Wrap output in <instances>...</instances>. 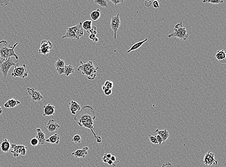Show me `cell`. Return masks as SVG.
I'll list each match as a JSON object with an SVG mask.
<instances>
[{"mask_svg":"<svg viewBox=\"0 0 226 167\" xmlns=\"http://www.w3.org/2000/svg\"><path fill=\"white\" fill-rule=\"evenodd\" d=\"M80 66L77 68L79 71H81L84 75L86 76L87 78L89 80H94L97 76V72L99 68L95 67L93 63L89 61L86 63L83 62L80 60Z\"/></svg>","mask_w":226,"mask_h":167,"instance_id":"obj_1","label":"cell"},{"mask_svg":"<svg viewBox=\"0 0 226 167\" xmlns=\"http://www.w3.org/2000/svg\"><path fill=\"white\" fill-rule=\"evenodd\" d=\"M96 118V116L93 108L90 106H84L74 117V121L77 123L82 121L89 119H95Z\"/></svg>","mask_w":226,"mask_h":167,"instance_id":"obj_2","label":"cell"},{"mask_svg":"<svg viewBox=\"0 0 226 167\" xmlns=\"http://www.w3.org/2000/svg\"><path fill=\"white\" fill-rule=\"evenodd\" d=\"M0 43L3 45V47L0 48V59H7L9 57L14 56L16 60L19 59V56L15 52V47L17 46L18 43L14 44L13 46L4 40L0 41Z\"/></svg>","mask_w":226,"mask_h":167,"instance_id":"obj_3","label":"cell"},{"mask_svg":"<svg viewBox=\"0 0 226 167\" xmlns=\"http://www.w3.org/2000/svg\"><path fill=\"white\" fill-rule=\"evenodd\" d=\"M189 34L185 28L183 26L182 21L177 24L174 28V32L168 35V37H176L180 40H186L189 37Z\"/></svg>","mask_w":226,"mask_h":167,"instance_id":"obj_4","label":"cell"},{"mask_svg":"<svg viewBox=\"0 0 226 167\" xmlns=\"http://www.w3.org/2000/svg\"><path fill=\"white\" fill-rule=\"evenodd\" d=\"M19 64V62L15 63L14 62L13 58L12 57H9L7 59H0V70L4 78H6L8 71L11 66H18Z\"/></svg>","mask_w":226,"mask_h":167,"instance_id":"obj_5","label":"cell"},{"mask_svg":"<svg viewBox=\"0 0 226 167\" xmlns=\"http://www.w3.org/2000/svg\"><path fill=\"white\" fill-rule=\"evenodd\" d=\"M28 75V71L25 64H23L21 66H15L13 71L11 74V76L14 77H19L24 79Z\"/></svg>","mask_w":226,"mask_h":167,"instance_id":"obj_6","label":"cell"},{"mask_svg":"<svg viewBox=\"0 0 226 167\" xmlns=\"http://www.w3.org/2000/svg\"><path fill=\"white\" fill-rule=\"evenodd\" d=\"M120 13L119 12L116 16H112L111 19L110 26L112 31H113L114 34V39H116L117 37V32L120 27L121 21L120 19Z\"/></svg>","mask_w":226,"mask_h":167,"instance_id":"obj_7","label":"cell"},{"mask_svg":"<svg viewBox=\"0 0 226 167\" xmlns=\"http://www.w3.org/2000/svg\"><path fill=\"white\" fill-rule=\"evenodd\" d=\"M203 163L206 166H215L218 164V162L215 158V155L211 151H208L205 154Z\"/></svg>","mask_w":226,"mask_h":167,"instance_id":"obj_8","label":"cell"},{"mask_svg":"<svg viewBox=\"0 0 226 167\" xmlns=\"http://www.w3.org/2000/svg\"><path fill=\"white\" fill-rule=\"evenodd\" d=\"M27 90L32 101H40L44 98L40 92L34 88H27Z\"/></svg>","mask_w":226,"mask_h":167,"instance_id":"obj_9","label":"cell"},{"mask_svg":"<svg viewBox=\"0 0 226 167\" xmlns=\"http://www.w3.org/2000/svg\"><path fill=\"white\" fill-rule=\"evenodd\" d=\"M74 32L75 35L76 37V39L79 40L81 37L84 36V31H83V27H82V23H79L76 25L72 27Z\"/></svg>","mask_w":226,"mask_h":167,"instance_id":"obj_10","label":"cell"},{"mask_svg":"<svg viewBox=\"0 0 226 167\" xmlns=\"http://www.w3.org/2000/svg\"><path fill=\"white\" fill-rule=\"evenodd\" d=\"M60 127V125L56 122L55 119H50L46 126L47 130L50 133H53Z\"/></svg>","mask_w":226,"mask_h":167,"instance_id":"obj_11","label":"cell"},{"mask_svg":"<svg viewBox=\"0 0 226 167\" xmlns=\"http://www.w3.org/2000/svg\"><path fill=\"white\" fill-rule=\"evenodd\" d=\"M88 147L85 146L81 149H78L72 153V155L76 158H84L85 156L88 154Z\"/></svg>","mask_w":226,"mask_h":167,"instance_id":"obj_12","label":"cell"},{"mask_svg":"<svg viewBox=\"0 0 226 167\" xmlns=\"http://www.w3.org/2000/svg\"><path fill=\"white\" fill-rule=\"evenodd\" d=\"M44 113L43 114L44 116H51L55 114V107L50 103L44 106Z\"/></svg>","mask_w":226,"mask_h":167,"instance_id":"obj_13","label":"cell"},{"mask_svg":"<svg viewBox=\"0 0 226 167\" xmlns=\"http://www.w3.org/2000/svg\"><path fill=\"white\" fill-rule=\"evenodd\" d=\"M25 146L24 145H16L14 143L12 144L11 145V148L13 150L11 151V152L13 155V156L15 158H17L19 155H20L22 149Z\"/></svg>","mask_w":226,"mask_h":167,"instance_id":"obj_14","label":"cell"},{"mask_svg":"<svg viewBox=\"0 0 226 167\" xmlns=\"http://www.w3.org/2000/svg\"><path fill=\"white\" fill-rule=\"evenodd\" d=\"M69 109L71 111V113L73 115H75L76 114V112L78 111H80L81 109V107L80 105H79L77 103L74 101L73 100H72L71 102L69 103Z\"/></svg>","mask_w":226,"mask_h":167,"instance_id":"obj_15","label":"cell"},{"mask_svg":"<svg viewBox=\"0 0 226 167\" xmlns=\"http://www.w3.org/2000/svg\"><path fill=\"white\" fill-rule=\"evenodd\" d=\"M36 132H37V135H36V138L38 140L39 144L41 145H44L45 143V135L44 133H43L41 131V129L40 128H37L36 129Z\"/></svg>","mask_w":226,"mask_h":167,"instance_id":"obj_16","label":"cell"},{"mask_svg":"<svg viewBox=\"0 0 226 167\" xmlns=\"http://www.w3.org/2000/svg\"><path fill=\"white\" fill-rule=\"evenodd\" d=\"M20 103V102H19V100L12 98L11 99L8 100L6 103H4V106L6 108H14L19 105Z\"/></svg>","mask_w":226,"mask_h":167,"instance_id":"obj_17","label":"cell"},{"mask_svg":"<svg viewBox=\"0 0 226 167\" xmlns=\"http://www.w3.org/2000/svg\"><path fill=\"white\" fill-rule=\"evenodd\" d=\"M155 131L156 133H157V134L160 136L161 138H162V142H165L170 136L169 131H168L166 129L162 130L156 129L155 130Z\"/></svg>","mask_w":226,"mask_h":167,"instance_id":"obj_18","label":"cell"},{"mask_svg":"<svg viewBox=\"0 0 226 167\" xmlns=\"http://www.w3.org/2000/svg\"><path fill=\"white\" fill-rule=\"evenodd\" d=\"M216 58L222 64H226V53L223 50L217 51Z\"/></svg>","mask_w":226,"mask_h":167,"instance_id":"obj_19","label":"cell"},{"mask_svg":"<svg viewBox=\"0 0 226 167\" xmlns=\"http://www.w3.org/2000/svg\"><path fill=\"white\" fill-rule=\"evenodd\" d=\"M1 151L4 152H8L11 148V144L9 141L6 138L3 140V142L1 145Z\"/></svg>","mask_w":226,"mask_h":167,"instance_id":"obj_20","label":"cell"},{"mask_svg":"<svg viewBox=\"0 0 226 167\" xmlns=\"http://www.w3.org/2000/svg\"><path fill=\"white\" fill-rule=\"evenodd\" d=\"M45 142L52 144H58L59 142V134L55 133L47 139L45 140Z\"/></svg>","mask_w":226,"mask_h":167,"instance_id":"obj_21","label":"cell"},{"mask_svg":"<svg viewBox=\"0 0 226 167\" xmlns=\"http://www.w3.org/2000/svg\"><path fill=\"white\" fill-rule=\"evenodd\" d=\"M148 40V39H146L145 40H143L142 41H139L138 43L134 44V45H132V46L131 47L130 49L128 50L127 51V53H129L130 52H132L133 51L136 50L137 49H139L144 43H146Z\"/></svg>","mask_w":226,"mask_h":167,"instance_id":"obj_22","label":"cell"},{"mask_svg":"<svg viewBox=\"0 0 226 167\" xmlns=\"http://www.w3.org/2000/svg\"><path fill=\"white\" fill-rule=\"evenodd\" d=\"M63 39L68 38L71 39H76V37L75 35L74 32L73 31V29L72 27H69L67 28L66 29V33L64 36L62 37Z\"/></svg>","mask_w":226,"mask_h":167,"instance_id":"obj_23","label":"cell"},{"mask_svg":"<svg viewBox=\"0 0 226 167\" xmlns=\"http://www.w3.org/2000/svg\"><path fill=\"white\" fill-rule=\"evenodd\" d=\"M40 48H45V49H48V50L50 51V50L53 48V45L51 41L44 40L41 41Z\"/></svg>","mask_w":226,"mask_h":167,"instance_id":"obj_24","label":"cell"},{"mask_svg":"<svg viewBox=\"0 0 226 167\" xmlns=\"http://www.w3.org/2000/svg\"><path fill=\"white\" fill-rule=\"evenodd\" d=\"M65 74L64 75L68 77L70 74H72L74 72V68L72 65H69L68 66H65Z\"/></svg>","mask_w":226,"mask_h":167,"instance_id":"obj_25","label":"cell"},{"mask_svg":"<svg viewBox=\"0 0 226 167\" xmlns=\"http://www.w3.org/2000/svg\"><path fill=\"white\" fill-rule=\"evenodd\" d=\"M100 16H101V12L99 9L93 11L90 14L91 18L94 21H97L98 20L100 17Z\"/></svg>","mask_w":226,"mask_h":167,"instance_id":"obj_26","label":"cell"},{"mask_svg":"<svg viewBox=\"0 0 226 167\" xmlns=\"http://www.w3.org/2000/svg\"><path fill=\"white\" fill-rule=\"evenodd\" d=\"M92 21L91 20H86L82 23L83 29L87 31H89L92 28Z\"/></svg>","mask_w":226,"mask_h":167,"instance_id":"obj_27","label":"cell"},{"mask_svg":"<svg viewBox=\"0 0 226 167\" xmlns=\"http://www.w3.org/2000/svg\"><path fill=\"white\" fill-rule=\"evenodd\" d=\"M55 66H56V69L58 68H64L66 66L65 62L64 60L59 59L55 63Z\"/></svg>","mask_w":226,"mask_h":167,"instance_id":"obj_28","label":"cell"},{"mask_svg":"<svg viewBox=\"0 0 226 167\" xmlns=\"http://www.w3.org/2000/svg\"><path fill=\"white\" fill-rule=\"evenodd\" d=\"M94 2L97 4H99L103 8H106V7H108V2L106 0H99V1H97V0L95 1L94 0Z\"/></svg>","mask_w":226,"mask_h":167,"instance_id":"obj_29","label":"cell"},{"mask_svg":"<svg viewBox=\"0 0 226 167\" xmlns=\"http://www.w3.org/2000/svg\"><path fill=\"white\" fill-rule=\"evenodd\" d=\"M204 3H211L212 4H221L222 3H223L224 1H221V0H205L204 1H202Z\"/></svg>","mask_w":226,"mask_h":167,"instance_id":"obj_30","label":"cell"},{"mask_svg":"<svg viewBox=\"0 0 226 167\" xmlns=\"http://www.w3.org/2000/svg\"><path fill=\"white\" fill-rule=\"evenodd\" d=\"M82 138L81 136L79 134H76L73 136L72 139V142H73V143H80L81 142Z\"/></svg>","mask_w":226,"mask_h":167,"instance_id":"obj_31","label":"cell"},{"mask_svg":"<svg viewBox=\"0 0 226 167\" xmlns=\"http://www.w3.org/2000/svg\"><path fill=\"white\" fill-rule=\"evenodd\" d=\"M103 85L107 89H111L113 87V82H112V81H105Z\"/></svg>","mask_w":226,"mask_h":167,"instance_id":"obj_32","label":"cell"},{"mask_svg":"<svg viewBox=\"0 0 226 167\" xmlns=\"http://www.w3.org/2000/svg\"><path fill=\"white\" fill-rule=\"evenodd\" d=\"M149 140L150 141L151 143L154 145H156V144H158V143L157 142V139L156 138L155 136H153V135L149 134Z\"/></svg>","mask_w":226,"mask_h":167,"instance_id":"obj_33","label":"cell"},{"mask_svg":"<svg viewBox=\"0 0 226 167\" xmlns=\"http://www.w3.org/2000/svg\"><path fill=\"white\" fill-rule=\"evenodd\" d=\"M87 32L89 34H93L96 35L97 34V29L96 26H92V28L89 29V31H87Z\"/></svg>","mask_w":226,"mask_h":167,"instance_id":"obj_34","label":"cell"},{"mask_svg":"<svg viewBox=\"0 0 226 167\" xmlns=\"http://www.w3.org/2000/svg\"><path fill=\"white\" fill-rule=\"evenodd\" d=\"M49 50H48V49H45V48H40L39 50V53L40 54L47 55L49 53Z\"/></svg>","mask_w":226,"mask_h":167,"instance_id":"obj_35","label":"cell"},{"mask_svg":"<svg viewBox=\"0 0 226 167\" xmlns=\"http://www.w3.org/2000/svg\"><path fill=\"white\" fill-rule=\"evenodd\" d=\"M31 144L33 146H36L39 145L38 140L37 139V138L36 137L32 138V139L31 140Z\"/></svg>","mask_w":226,"mask_h":167,"instance_id":"obj_36","label":"cell"},{"mask_svg":"<svg viewBox=\"0 0 226 167\" xmlns=\"http://www.w3.org/2000/svg\"><path fill=\"white\" fill-rule=\"evenodd\" d=\"M109 1L113 3L115 6H116L117 4H122L124 2V0H110Z\"/></svg>","mask_w":226,"mask_h":167,"instance_id":"obj_37","label":"cell"},{"mask_svg":"<svg viewBox=\"0 0 226 167\" xmlns=\"http://www.w3.org/2000/svg\"><path fill=\"white\" fill-rule=\"evenodd\" d=\"M56 70L57 71L59 75L65 74V69H64V68H58V69H56Z\"/></svg>","mask_w":226,"mask_h":167,"instance_id":"obj_38","label":"cell"},{"mask_svg":"<svg viewBox=\"0 0 226 167\" xmlns=\"http://www.w3.org/2000/svg\"><path fill=\"white\" fill-rule=\"evenodd\" d=\"M104 93H105L106 96H109L112 94V89H106L104 91Z\"/></svg>","mask_w":226,"mask_h":167,"instance_id":"obj_39","label":"cell"},{"mask_svg":"<svg viewBox=\"0 0 226 167\" xmlns=\"http://www.w3.org/2000/svg\"><path fill=\"white\" fill-rule=\"evenodd\" d=\"M155 137L156 139H157V142L158 143V144L161 145V144L162 143H163V142H162V138H161V137L160 136H159V135H158V134L156 135Z\"/></svg>","mask_w":226,"mask_h":167,"instance_id":"obj_40","label":"cell"},{"mask_svg":"<svg viewBox=\"0 0 226 167\" xmlns=\"http://www.w3.org/2000/svg\"><path fill=\"white\" fill-rule=\"evenodd\" d=\"M152 1H150V0H149V1L147 0V1H144V6H145L147 7H150V6H152Z\"/></svg>","mask_w":226,"mask_h":167,"instance_id":"obj_41","label":"cell"},{"mask_svg":"<svg viewBox=\"0 0 226 167\" xmlns=\"http://www.w3.org/2000/svg\"><path fill=\"white\" fill-rule=\"evenodd\" d=\"M152 6H153V7L155 8H158L160 7V6H159V3L158 1H153V3H152Z\"/></svg>","mask_w":226,"mask_h":167,"instance_id":"obj_42","label":"cell"},{"mask_svg":"<svg viewBox=\"0 0 226 167\" xmlns=\"http://www.w3.org/2000/svg\"><path fill=\"white\" fill-rule=\"evenodd\" d=\"M161 167H173L171 163L170 162H167L165 164H163Z\"/></svg>","mask_w":226,"mask_h":167,"instance_id":"obj_43","label":"cell"},{"mask_svg":"<svg viewBox=\"0 0 226 167\" xmlns=\"http://www.w3.org/2000/svg\"><path fill=\"white\" fill-rule=\"evenodd\" d=\"M102 160L104 162V163H107V162L109 160V159L107 158L105 154L102 158Z\"/></svg>","mask_w":226,"mask_h":167,"instance_id":"obj_44","label":"cell"},{"mask_svg":"<svg viewBox=\"0 0 226 167\" xmlns=\"http://www.w3.org/2000/svg\"><path fill=\"white\" fill-rule=\"evenodd\" d=\"M107 163H108V164L109 165L112 166V167H114L115 166V164L114 163V162H113L112 161H111L110 159H109V160L107 162Z\"/></svg>","mask_w":226,"mask_h":167,"instance_id":"obj_45","label":"cell"},{"mask_svg":"<svg viewBox=\"0 0 226 167\" xmlns=\"http://www.w3.org/2000/svg\"><path fill=\"white\" fill-rule=\"evenodd\" d=\"M95 37H96V35L93 34H89V38L90 39V40H93Z\"/></svg>","mask_w":226,"mask_h":167,"instance_id":"obj_46","label":"cell"},{"mask_svg":"<svg viewBox=\"0 0 226 167\" xmlns=\"http://www.w3.org/2000/svg\"><path fill=\"white\" fill-rule=\"evenodd\" d=\"M110 160L111 161H112L114 162L116 160V158L115 156H112V157H111V158H110Z\"/></svg>","mask_w":226,"mask_h":167,"instance_id":"obj_47","label":"cell"},{"mask_svg":"<svg viewBox=\"0 0 226 167\" xmlns=\"http://www.w3.org/2000/svg\"><path fill=\"white\" fill-rule=\"evenodd\" d=\"M105 155L106 156L107 158H109V159H110V158H111V157H112V154H110V153H106Z\"/></svg>","mask_w":226,"mask_h":167,"instance_id":"obj_48","label":"cell"},{"mask_svg":"<svg viewBox=\"0 0 226 167\" xmlns=\"http://www.w3.org/2000/svg\"><path fill=\"white\" fill-rule=\"evenodd\" d=\"M92 41L94 43H97L99 41V39L97 38V37H95Z\"/></svg>","mask_w":226,"mask_h":167,"instance_id":"obj_49","label":"cell"},{"mask_svg":"<svg viewBox=\"0 0 226 167\" xmlns=\"http://www.w3.org/2000/svg\"><path fill=\"white\" fill-rule=\"evenodd\" d=\"M101 89H102V90L104 91L105 89H107V88L104 86V85H103L101 86Z\"/></svg>","mask_w":226,"mask_h":167,"instance_id":"obj_50","label":"cell"},{"mask_svg":"<svg viewBox=\"0 0 226 167\" xmlns=\"http://www.w3.org/2000/svg\"><path fill=\"white\" fill-rule=\"evenodd\" d=\"M2 112H3V109L1 108V106H0V115H1Z\"/></svg>","mask_w":226,"mask_h":167,"instance_id":"obj_51","label":"cell"}]
</instances>
